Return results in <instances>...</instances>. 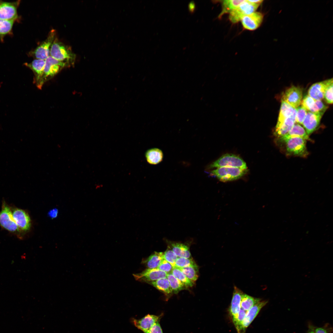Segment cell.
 I'll use <instances>...</instances> for the list:
<instances>
[{
  "label": "cell",
  "mask_w": 333,
  "mask_h": 333,
  "mask_svg": "<svg viewBox=\"0 0 333 333\" xmlns=\"http://www.w3.org/2000/svg\"><path fill=\"white\" fill-rule=\"evenodd\" d=\"M171 273L187 288L193 286L195 283L189 279L179 268L173 267Z\"/></svg>",
  "instance_id": "obj_32"
},
{
  "label": "cell",
  "mask_w": 333,
  "mask_h": 333,
  "mask_svg": "<svg viewBox=\"0 0 333 333\" xmlns=\"http://www.w3.org/2000/svg\"><path fill=\"white\" fill-rule=\"evenodd\" d=\"M247 169L232 167H223L216 168L210 173L220 181L226 182L238 179L244 176L247 172Z\"/></svg>",
  "instance_id": "obj_3"
},
{
  "label": "cell",
  "mask_w": 333,
  "mask_h": 333,
  "mask_svg": "<svg viewBox=\"0 0 333 333\" xmlns=\"http://www.w3.org/2000/svg\"><path fill=\"white\" fill-rule=\"evenodd\" d=\"M173 268L169 263L163 259L157 269L168 273L171 272Z\"/></svg>",
  "instance_id": "obj_39"
},
{
  "label": "cell",
  "mask_w": 333,
  "mask_h": 333,
  "mask_svg": "<svg viewBox=\"0 0 333 333\" xmlns=\"http://www.w3.org/2000/svg\"><path fill=\"white\" fill-rule=\"evenodd\" d=\"M163 259V252H154L142 262L148 269H155L158 267Z\"/></svg>",
  "instance_id": "obj_24"
},
{
  "label": "cell",
  "mask_w": 333,
  "mask_h": 333,
  "mask_svg": "<svg viewBox=\"0 0 333 333\" xmlns=\"http://www.w3.org/2000/svg\"><path fill=\"white\" fill-rule=\"evenodd\" d=\"M249 1L250 2H251L254 3L260 4H261L262 3V2L263 1V0H249Z\"/></svg>",
  "instance_id": "obj_44"
},
{
  "label": "cell",
  "mask_w": 333,
  "mask_h": 333,
  "mask_svg": "<svg viewBox=\"0 0 333 333\" xmlns=\"http://www.w3.org/2000/svg\"><path fill=\"white\" fill-rule=\"evenodd\" d=\"M56 32L52 30L49 32L47 38L29 54L36 59L45 60L50 56L52 45L56 39Z\"/></svg>",
  "instance_id": "obj_7"
},
{
  "label": "cell",
  "mask_w": 333,
  "mask_h": 333,
  "mask_svg": "<svg viewBox=\"0 0 333 333\" xmlns=\"http://www.w3.org/2000/svg\"><path fill=\"white\" fill-rule=\"evenodd\" d=\"M190 280L195 282L199 277V269L196 264L189 266L179 268Z\"/></svg>",
  "instance_id": "obj_29"
},
{
  "label": "cell",
  "mask_w": 333,
  "mask_h": 333,
  "mask_svg": "<svg viewBox=\"0 0 333 333\" xmlns=\"http://www.w3.org/2000/svg\"><path fill=\"white\" fill-rule=\"evenodd\" d=\"M188 9L189 12L191 13H193L195 9V4L193 1H191L189 2L188 6Z\"/></svg>",
  "instance_id": "obj_42"
},
{
  "label": "cell",
  "mask_w": 333,
  "mask_h": 333,
  "mask_svg": "<svg viewBox=\"0 0 333 333\" xmlns=\"http://www.w3.org/2000/svg\"><path fill=\"white\" fill-rule=\"evenodd\" d=\"M12 212L13 218L20 231L29 230L31 222L28 213L24 210L17 208H14Z\"/></svg>",
  "instance_id": "obj_12"
},
{
  "label": "cell",
  "mask_w": 333,
  "mask_h": 333,
  "mask_svg": "<svg viewBox=\"0 0 333 333\" xmlns=\"http://www.w3.org/2000/svg\"><path fill=\"white\" fill-rule=\"evenodd\" d=\"M169 247L178 257L191 258V255L188 244L168 240L166 241Z\"/></svg>",
  "instance_id": "obj_20"
},
{
  "label": "cell",
  "mask_w": 333,
  "mask_h": 333,
  "mask_svg": "<svg viewBox=\"0 0 333 333\" xmlns=\"http://www.w3.org/2000/svg\"><path fill=\"white\" fill-rule=\"evenodd\" d=\"M166 278L168 279L173 292L177 294L181 290L187 288L171 273H167Z\"/></svg>",
  "instance_id": "obj_31"
},
{
  "label": "cell",
  "mask_w": 333,
  "mask_h": 333,
  "mask_svg": "<svg viewBox=\"0 0 333 333\" xmlns=\"http://www.w3.org/2000/svg\"><path fill=\"white\" fill-rule=\"evenodd\" d=\"M297 112L295 121L298 124H302L307 114V111L302 105L299 106L296 108Z\"/></svg>",
  "instance_id": "obj_35"
},
{
  "label": "cell",
  "mask_w": 333,
  "mask_h": 333,
  "mask_svg": "<svg viewBox=\"0 0 333 333\" xmlns=\"http://www.w3.org/2000/svg\"><path fill=\"white\" fill-rule=\"evenodd\" d=\"M260 4L251 2L249 0H244L229 13V19L232 23H236L244 16L255 12Z\"/></svg>",
  "instance_id": "obj_5"
},
{
  "label": "cell",
  "mask_w": 333,
  "mask_h": 333,
  "mask_svg": "<svg viewBox=\"0 0 333 333\" xmlns=\"http://www.w3.org/2000/svg\"><path fill=\"white\" fill-rule=\"evenodd\" d=\"M167 273L157 268L147 269L141 273L133 274L136 280L148 283L166 278Z\"/></svg>",
  "instance_id": "obj_11"
},
{
  "label": "cell",
  "mask_w": 333,
  "mask_h": 333,
  "mask_svg": "<svg viewBox=\"0 0 333 333\" xmlns=\"http://www.w3.org/2000/svg\"><path fill=\"white\" fill-rule=\"evenodd\" d=\"M45 64V60L36 59L30 63H25L24 65L33 72L34 82L39 89L42 88L41 81Z\"/></svg>",
  "instance_id": "obj_14"
},
{
  "label": "cell",
  "mask_w": 333,
  "mask_h": 333,
  "mask_svg": "<svg viewBox=\"0 0 333 333\" xmlns=\"http://www.w3.org/2000/svg\"><path fill=\"white\" fill-rule=\"evenodd\" d=\"M178 257L168 246L166 250L163 253V258L169 263L173 267L175 266V262Z\"/></svg>",
  "instance_id": "obj_33"
},
{
  "label": "cell",
  "mask_w": 333,
  "mask_h": 333,
  "mask_svg": "<svg viewBox=\"0 0 333 333\" xmlns=\"http://www.w3.org/2000/svg\"><path fill=\"white\" fill-rule=\"evenodd\" d=\"M14 21L0 19V40L3 42L5 36L12 34V28Z\"/></svg>",
  "instance_id": "obj_27"
},
{
  "label": "cell",
  "mask_w": 333,
  "mask_h": 333,
  "mask_svg": "<svg viewBox=\"0 0 333 333\" xmlns=\"http://www.w3.org/2000/svg\"><path fill=\"white\" fill-rule=\"evenodd\" d=\"M50 56L68 65L74 63L76 56L69 47L59 41L56 38L51 47Z\"/></svg>",
  "instance_id": "obj_2"
},
{
  "label": "cell",
  "mask_w": 333,
  "mask_h": 333,
  "mask_svg": "<svg viewBox=\"0 0 333 333\" xmlns=\"http://www.w3.org/2000/svg\"><path fill=\"white\" fill-rule=\"evenodd\" d=\"M68 65L66 63L58 60L49 56L45 60L41 81L42 86L46 81L52 78L63 68Z\"/></svg>",
  "instance_id": "obj_6"
},
{
  "label": "cell",
  "mask_w": 333,
  "mask_h": 333,
  "mask_svg": "<svg viewBox=\"0 0 333 333\" xmlns=\"http://www.w3.org/2000/svg\"><path fill=\"white\" fill-rule=\"evenodd\" d=\"M0 224L4 229L13 233L20 232L12 216V210L5 202L0 212Z\"/></svg>",
  "instance_id": "obj_8"
},
{
  "label": "cell",
  "mask_w": 333,
  "mask_h": 333,
  "mask_svg": "<svg viewBox=\"0 0 333 333\" xmlns=\"http://www.w3.org/2000/svg\"><path fill=\"white\" fill-rule=\"evenodd\" d=\"M159 319L157 316L148 314L141 319H133V321L137 328L146 333L158 322Z\"/></svg>",
  "instance_id": "obj_18"
},
{
  "label": "cell",
  "mask_w": 333,
  "mask_h": 333,
  "mask_svg": "<svg viewBox=\"0 0 333 333\" xmlns=\"http://www.w3.org/2000/svg\"><path fill=\"white\" fill-rule=\"evenodd\" d=\"M308 333H315V332H314V330L311 329L310 331H309Z\"/></svg>",
  "instance_id": "obj_45"
},
{
  "label": "cell",
  "mask_w": 333,
  "mask_h": 333,
  "mask_svg": "<svg viewBox=\"0 0 333 333\" xmlns=\"http://www.w3.org/2000/svg\"><path fill=\"white\" fill-rule=\"evenodd\" d=\"M302 91L298 87L292 86L286 89L282 96V101L293 107L296 108L301 103Z\"/></svg>",
  "instance_id": "obj_10"
},
{
  "label": "cell",
  "mask_w": 333,
  "mask_h": 333,
  "mask_svg": "<svg viewBox=\"0 0 333 333\" xmlns=\"http://www.w3.org/2000/svg\"><path fill=\"white\" fill-rule=\"evenodd\" d=\"M325 112L312 113L307 112L302 124L307 134L309 135L317 128L321 118Z\"/></svg>",
  "instance_id": "obj_13"
},
{
  "label": "cell",
  "mask_w": 333,
  "mask_h": 333,
  "mask_svg": "<svg viewBox=\"0 0 333 333\" xmlns=\"http://www.w3.org/2000/svg\"><path fill=\"white\" fill-rule=\"evenodd\" d=\"M244 0H226L223 1L222 2V10L219 15V18L221 17L224 14L229 13L235 9Z\"/></svg>",
  "instance_id": "obj_28"
},
{
  "label": "cell",
  "mask_w": 333,
  "mask_h": 333,
  "mask_svg": "<svg viewBox=\"0 0 333 333\" xmlns=\"http://www.w3.org/2000/svg\"><path fill=\"white\" fill-rule=\"evenodd\" d=\"M296 108L282 100V103L278 121L276 127L282 124L287 118L293 115H296Z\"/></svg>",
  "instance_id": "obj_21"
},
{
  "label": "cell",
  "mask_w": 333,
  "mask_h": 333,
  "mask_svg": "<svg viewBox=\"0 0 333 333\" xmlns=\"http://www.w3.org/2000/svg\"><path fill=\"white\" fill-rule=\"evenodd\" d=\"M145 156L148 163L155 165L159 163L162 160L163 154L159 149L154 148L147 150Z\"/></svg>",
  "instance_id": "obj_25"
},
{
  "label": "cell",
  "mask_w": 333,
  "mask_h": 333,
  "mask_svg": "<svg viewBox=\"0 0 333 333\" xmlns=\"http://www.w3.org/2000/svg\"><path fill=\"white\" fill-rule=\"evenodd\" d=\"M261 300V299L255 298L243 293L241 300V308L247 312L253 306Z\"/></svg>",
  "instance_id": "obj_30"
},
{
  "label": "cell",
  "mask_w": 333,
  "mask_h": 333,
  "mask_svg": "<svg viewBox=\"0 0 333 333\" xmlns=\"http://www.w3.org/2000/svg\"><path fill=\"white\" fill-rule=\"evenodd\" d=\"M268 302L266 301L260 300L253 306L247 312L242 323V332H244L257 316L261 309Z\"/></svg>",
  "instance_id": "obj_17"
},
{
  "label": "cell",
  "mask_w": 333,
  "mask_h": 333,
  "mask_svg": "<svg viewBox=\"0 0 333 333\" xmlns=\"http://www.w3.org/2000/svg\"><path fill=\"white\" fill-rule=\"evenodd\" d=\"M281 137L283 138L298 137L302 138L306 140H310L304 128L298 123H295L287 134Z\"/></svg>",
  "instance_id": "obj_26"
},
{
  "label": "cell",
  "mask_w": 333,
  "mask_h": 333,
  "mask_svg": "<svg viewBox=\"0 0 333 333\" xmlns=\"http://www.w3.org/2000/svg\"><path fill=\"white\" fill-rule=\"evenodd\" d=\"M328 106H326L321 100H315L313 107L309 112L312 113L325 112Z\"/></svg>",
  "instance_id": "obj_38"
},
{
  "label": "cell",
  "mask_w": 333,
  "mask_h": 333,
  "mask_svg": "<svg viewBox=\"0 0 333 333\" xmlns=\"http://www.w3.org/2000/svg\"><path fill=\"white\" fill-rule=\"evenodd\" d=\"M306 140L298 137L276 138L274 142L281 152L288 156L306 158L309 153Z\"/></svg>",
  "instance_id": "obj_1"
},
{
  "label": "cell",
  "mask_w": 333,
  "mask_h": 333,
  "mask_svg": "<svg viewBox=\"0 0 333 333\" xmlns=\"http://www.w3.org/2000/svg\"><path fill=\"white\" fill-rule=\"evenodd\" d=\"M146 333H163L158 322L155 323Z\"/></svg>",
  "instance_id": "obj_40"
},
{
  "label": "cell",
  "mask_w": 333,
  "mask_h": 333,
  "mask_svg": "<svg viewBox=\"0 0 333 333\" xmlns=\"http://www.w3.org/2000/svg\"><path fill=\"white\" fill-rule=\"evenodd\" d=\"M147 283L151 284L167 296H170L173 294L172 289L167 278H161Z\"/></svg>",
  "instance_id": "obj_23"
},
{
  "label": "cell",
  "mask_w": 333,
  "mask_h": 333,
  "mask_svg": "<svg viewBox=\"0 0 333 333\" xmlns=\"http://www.w3.org/2000/svg\"><path fill=\"white\" fill-rule=\"evenodd\" d=\"M195 264L196 263L192 258H187L178 257L175 261V267L181 268L189 266Z\"/></svg>",
  "instance_id": "obj_34"
},
{
  "label": "cell",
  "mask_w": 333,
  "mask_h": 333,
  "mask_svg": "<svg viewBox=\"0 0 333 333\" xmlns=\"http://www.w3.org/2000/svg\"><path fill=\"white\" fill-rule=\"evenodd\" d=\"M323 98L328 104L333 103V81L330 83L326 87L324 94Z\"/></svg>",
  "instance_id": "obj_36"
},
{
  "label": "cell",
  "mask_w": 333,
  "mask_h": 333,
  "mask_svg": "<svg viewBox=\"0 0 333 333\" xmlns=\"http://www.w3.org/2000/svg\"><path fill=\"white\" fill-rule=\"evenodd\" d=\"M223 167H236L247 169L246 163L240 157L232 154H226L221 156L209 166V168Z\"/></svg>",
  "instance_id": "obj_4"
},
{
  "label": "cell",
  "mask_w": 333,
  "mask_h": 333,
  "mask_svg": "<svg viewBox=\"0 0 333 333\" xmlns=\"http://www.w3.org/2000/svg\"><path fill=\"white\" fill-rule=\"evenodd\" d=\"M20 0L7 2L0 0V19L15 22L19 18L17 12Z\"/></svg>",
  "instance_id": "obj_9"
},
{
  "label": "cell",
  "mask_w": 333,
  "mask_h": 333,
  "mask_svg": "<svg viewBox=\"0 0 333 333\" xmlns=\"http://www.w3.org/2000/svg\"><path fill=\"white\" fill-rule=\"evenodd\" d=\"M296 116L289 117L278 126L275 127L274 134L276 138L284 135L290 131L296 122Z\"/></svg>",
  "instance_id": "obj_22"
},
{
  "label": "cell",
  "mask_w": 333,
  "mask_h": 333,
  "mask_svg": "<svg viewBox=\"0 0 333 333\" xmlns=\"http://www.w3.org/2000/svg\"><path fill=\"white\" fill-rule=\"evenodd\" d=\"M264 18L261 13L255 12L244 16L241 21L243 27L249 30H254L261 25Z\"/></svg>",
  "instance_id": "obj_15"
},
{
  "label": "cell",
  "mask_w": 333,
  "mask_h": 333,
  "mask_svg": "<svg viewBox=\"0 0 333 333\" xmlns=\"http://www.w3.org/2000/svg\"><path fill=\"white\" fill-rule=\"evenodd\" d=\"M243 293L236 286L234 287L232 297L229 311L233 321L236 318L241 308L240 303L241 296Z\"/></svg>",
  "instance_id": "obj_19"
},
{
  "label": "cell",
  "mask_w": 333,
  "mask_h": 333,
  "mask_svg": "<svg viewBox=\"0 0 333 333\" xmlns=\"http://www.w3.org/2000/svg\"><path fill=\"white\" fill-rule=\"evenodd\" d=\"M315 100L308 95L305 96L302 99V106L307 111H310L313 107Z\"/></svg>",
  "instance_id": "obj_37"
},
{
  "label": "cell",
  "mask_w": 333,
  "mask_h": 333,
  "mask_svg": "<svg viewBox=\"0 0 333 333\" xmlns=\"http://www.w3.org/2000/svg\"><path fill=\"white\" fill-rule=\"evenodd\" d=\"M332 81L331 78L314 84L308 90V95L315 100H322L326 87Z\"/></svg>",
  "instance_id": "obj_16"
},
{
  "label": "cell",
  "mask_w": 333,
  "mask_h": 333,
  "mask_svg": "<svg viewBox=\"0 0 333 333\" xmlns=\"http://www.w3.org/2000/svg\"><path fill=\"white\" fill-rule=\"evenodd\" d=\"M315 333H327L326 330L323 328H318L315 329Z\"/></svg>",
  "instance_id": "obj_43"
},
{
  "label": "cell",
  "mask_w": 333,
  "mask_h": 333,
  "mask_svg": "<svg viewBox=\"0 0 333 333\" xmlns=\"http://www.w3.org/2000/svg\"><path fill=\"white\" fill-rule=\"evenodd\" d=\"M58 214V210L56 208H54L50 210L48 213L49 216L52 219L57 217Z\"/></svg>",
  "instance_id": "obj_41"
}]
</instances>
